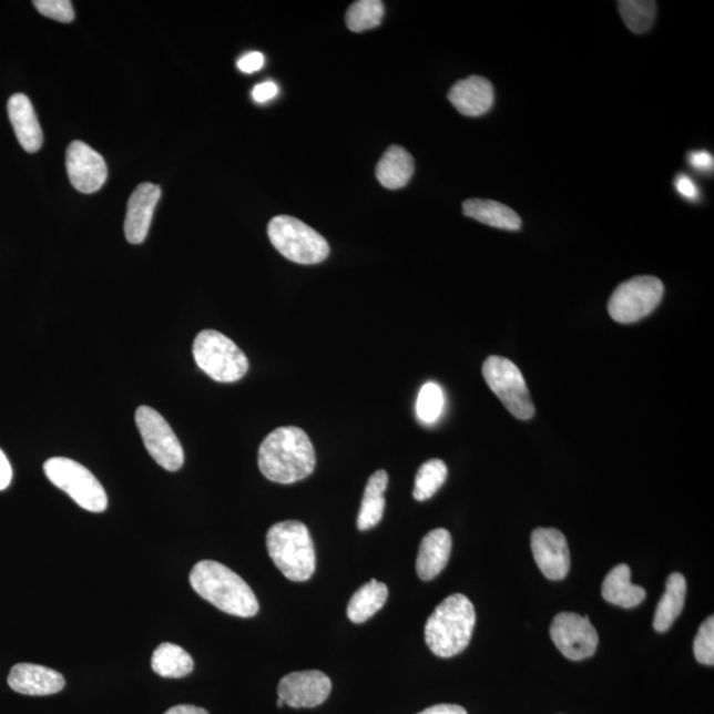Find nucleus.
Wrapping results in <instances>:
<instances>
[{"label": "nucleus", "mask_w": 714, "mask_h": 714, "mask_svg": "<svg viewBox=\"0 0 714 714\" xmlns=\"http://www.w3.org/2000/svg\"><path fill=\"white\" fill-rule=\"evenodd\" d=\"M315 465L317 456L312 439L299 428H278L259 446V470L274 483H297L312 476Z\"/></svg>", "instance_id": "f257e3e1"}, {"label": "nucleus", "mask_w": 714, "mask_h": 714, "mask_svg": "<svg viewBox=\"0 0 714 714\" xmlns=\"http://www.w3.org/2000/svg\"><path fill=\"white\" fill-rule=\"evenodd\" d=\"M190 582L202 599L226 614L251 618L258 613L259 603L248 583L220 562H197L191 571Z\"/></svg>", "instance_id": "f03ea898"}, {"label": "nucleus", "mask_w": 714, "mask_h": 714, "mask_svg": "<svg viewBox=\"0 0 714 714\" xmlns=\"http://www.w3.org/2000/svg\"><path fill=\"white\" fill-rule=\"evenodd\" d=\"M476 623V608L471 601L463 594H452L432 611L425 626V641L432 654L456 656L470 644Z\"/></svg>", "instance_id": "7ed1b4c3"}, {"label": "nucleus", "mask_w": 714, "mask_h": 714, "mask_svg": "<svg viewBox=\"0 0 714 714\" xmlns=\"http://www.w3.org/2000/svg\"><path fill=\"white\" fill-rule=\"evenodd\" d=\"M266 548L287 580L305 582L317 569V554L308 528L297 520L280 521L266 534Z\"/></svg>", "instance_id": "20e7f679"}, {"label": "nucleus", "mask_w": 714, "mask_h": 714, "mask_svg": "<svg viewBox=\"0 0 714 714\" xmlns=\"http://www.w3.org/2000/svg\"><path fill=\"white\" fill-rule=\"evenodd\" d=\"M197 367L218 382H236L248 374L249 361L236 343L215 329H204L192 347Z\"/></svg>", "instance_id": "39448f33"}, {"label": "nucleus", "mask_w": 714, "mask_h": 714, "mask_svg": "<svg viewBox=\"0 0 714 714\" xmlns=\"http://www.w3.org/2000/svg\"><path fill=\"white\" fill-rule=\"evenodd\" d=\"M267 235L274 248L295 264L315 265L328 257L327 239L298 218L274 217L267 225Z\"/></svg>", "instance_id": "423d86ee"}, {"label": "nucleus", "mask_w": 714, "mask_h": 714, "mask_svg": "<svg viewBox=\"0 0 714 714\" xmlns=\"http://www.w3.org/2000/svg\"><path fill=\"white\" fill-rule=\"evenodd\" d=\"M44 472L58 489L68 493L84 510L94 513L106 510V491L85 466L70 458L57 457L48 459Z\"/></svg>", "instance_id": "0eeeda50"}, {"label": "nucleus", "mask_w": 714, "mask_h": 714, "mask_svg": "<svg viewBox=\"0 0 714 714\" xmlns=\"http://www.w3.org/2000/svg\"><path fill=\"white\" fill-rule=\"evenodd\" d=\"M483 377L506 409L519 420H531L534 405L523 374L517 364L501 356H490L483 364Z\"/></svg>", "instance_id": "6e6552de"}, {"label": "nucleus", "mask_w": 714, "mask_h": 714, "mask_svg": "<svg viewBox=\"0 0 714 714\" xmlns=\"http://www.w3.org/2000/svg\"><path fill=\"white\" fill-rule=\"evenodd\" d=\"M664 285L651 276L635 277L618 286L609 299V314L618 323L629 325L641 320L661 304Z\"/></svg>", "instance_id": "1a4fd4ad"}, {"label": "nucleus", "mask_w": 714, "mask_h": 714, "mask_svg": "<svg viewBox=\"0 0 714 714\" xmlns=\"http://www.w3.org/2000/svg\"><path fill=\"white\" fill-rule=\"evenodd\" d=\"M135 422L154 461L167 471L181 470L184 463L183 446L161 414L150 407H140L135 411Z\"/></svg>", "instance_id": "9d476101"}, {"label": "nucleus", "mask_w": 714, "mask_h": 714, "mask_svg": "<svg viewBox=\"0 0 714 714\" xmlns=\"http://www.w3.org/2000/svg\"><path fill=\"white\" fill-rule=\"evenodd\" d=\"M551 638L561 654L574 662L592 657L599 645V634L589 616L568 611L554 616Z\"/></svg>", "instance_id": "9b49d317"}, {"label": "nucleus", "mask_w": 714, "mask_h": 714, "mask_svg": "<svg viewBox=\"0 0 714 714\" xmlns=\"http://www.w3.org/2000/svg\"><path fill=\"white\" fill-rule=\"evenodd\" d=\"M332 679L320 671L293 672L280 679L278 698L292 708H315L332 693Z\"/></svg>", "instance_id": "f8f14e48"}, {"label": "nucleus", "mask_w": 714, "mask_h": 714, "mask_svg": "<svg viewBox=\"0 0 714 714\" xmlns=\"http://www.w3.org/2000/svg\"><path fill=\"white\" fill-rule=\"evenodd\" d=\"M67 171L73 187L86 195L101 190L108 178L104 157L81 141L72 142L67 150Z\"/></svg>", "instance_id": "ddd939ff"}, {"label": "nucleus", "mask_w": 714, "mask_h": 714, "mask_svg": "<svg viewBox=\"0 0 714 714\" xmlns=\"http://www.w3.org/2000/svg\"><path fill=\"white\" fill-rule=\"evenodd\" d=\"M536 564L548 580H564L571 571V552L564 533L554 528H538L531 536Z\"/></svg>", "instance_id": "4468645a"}, {"label": "nucleus", "mask_w": 714, "mask_h": 714, "mask_svg": "<svg viewBox=\"0 0 714 714\" xmlns=\"http://www.w3.org/2000/svg\"><path fill=\"white\" fill-rule=\"evenodd\" d=\"M161 196L160 185L153 183L140 184L130 196L125 220V235L130 244L139 245L146 239Z\"/></svg>", "instance_id": "2eb2a0df"}, {"label": "nucleus", "mask_w": 714, "mask_h": 714, "mask_svg": "<svg viewBox=\"0 0 714 714\" xmlns=\"http://www.w3.org/2000/svg\"><path fill=\"white\" fill-rule=\"evenodd\" d=\"M7 682L12 691L27 696L54 695L65 686V679L58 671L31 663L13 665Z\"/></svg>", "instance_id": "dca6fc26"}, {"label": "nucleus", "mask_w": 714, "mask_h": 714, "mask_svg": "<svg viewBox=\"0 0 714 714\" xmlns=\"http://www.w3.org/2000/svg\"><path fill=\"white\" fill-rule=\"evenodd\" d=\"M451 105L466 116H479L490 112L496 101L491 82L480 75L458 81L448 94Z\"/></svg>", "instance_id": "f3484780"}, {"label": "nucleus", "mask_w": 714, "mask_h": 714, "mask_svg": "<svg viewBox=\"0 0 714 714\" xmlns=\"http://www.w3.org/2000/svg\"><path fill=\"white\" fill-rule=\"evenodd\" d=\"M7 110L19 143L27 153H37L43 144V130L40 128L30 99L22 93L13 94L7 104Z\"/></svg>", "instance_id": "a211bd4d"}, {"label": "nucleus", "mask_w": 714, "mask_h": 714, "mask_svg": "<svg viewBox=\"0 0 714 714\" xmlns=\"http://www.w3.org/2000/svg\"><path fill=\"white\" fill-rule=\"evenodd\" d=\"M451 548V534L445 528H437L425 536L416 562L418 577L422 581L435 580L448 565Z\"/></svg>", "instance_id": "6ab92c4d"}, {"label": "nucleus", "mask_w": 714, "mask_h": 714, "mask_svg": "<svg viewBox=\"0 0 714 714\" xmlns=\"http://www.w3.org/2000/svg\"><path fill=\"white\" fill-rule=\"evenodd\" d=\"M645 590L631 583V569L626 564L618 565L609 572L602 585V596L615 606L633 609L644 601Z\"/></svg>", "instance_id": "aec40b11"}, {"label": "nucleus", "mask_w": 714, "mask_h": 714, "mask_svg": "<svg viewBox=\"0 0 714 714\" xmlns=\"http://www.w3.org/2000/svg\"><path fill=\"white\" fill-rule=\"evenodd\" d=\"M415 174V160L401 146H390L376 166V177L382 187L400 190Z\"/></svg>", "instance_id": "412c9836"}, {"label": "nucleus", "mask_w": 714, "mask_h": 714, "mask_svg": "<svg viewBox=\"0 0 714 714\" xmlns=\"http://www.w3.org/2000/svg\"><path fill=\"white\" fill-rule=\"evenodd\" d=\"M463 214L492 228L512 232L521 228V218L517 212L496 201L470 198L463 203Z\"/></svg>", "instance_id": "4be33fe9"}, {"label": "nucleus", "mask_w": 714, "mask_h": 714, "mask_svg": "<svg viewBox=\"0 0 714 714\" xmlns=\"http://www.w3.org/2000/svg\"><path fill=\"white\" fill-rule=\"evenodd\" d=\"M389 477L387 471L379 470L368 479L366 491L361 500L359 517H357V528L359 531L373 530L380 523L386 510V498Z\"/></svg>", "instance_id": "5701e85b"}, {"label": "nucleus", "mask_w": 714, "mask_h": 714, "mask_svg": "<svg viewBox=\"0 0 714 714\" xmlns=\"http://www.w3.org/2000/svg\"><path fill=\"white\" fill-rule=\"evenodd\" d=\"M686 581L683 574L672 573L665 583V592L655 611L654 629L665 633L675 623L685 605Z\"/></svg>", "instance_id": "b1692460"}, {"label": "nucleus", "mask_w": 714, "mask_h": 714, "mask_svg": "<svg viewBox=\"0 0 714 714\" xmlns=\"http://www.w3.org/2000/svg\"><path fill=\"white\" fill-rule=\"evenodd\" d=\"M389 590L386 583L370 580L363 585L349 600L347 606L348 620L353 623H364L380 611L388 600Z\"/></svg>", "instance_id": "393cba45"}, {"label": "nucleus", "mask_w": 714, "mask_h": 714, "mask_svg": "<svg viewBox=\"0 0 714 714\" xmlns=\"http://www.w3.org/2000/svg\"><path fill=\"white\" fill-rule=\"evenodd\" d=\"M151 667L162 677L181 679L194 671V661L177 644L162 643L151 657Z\"/></svg>", "instance_id": "a878e982"}, {"label": "nucleus", "mask_w": 714, "mask_h": 714, "mask_svg": "<svg viewBox=\"0 0 714 714\" xmlns=\"http://www.w3.org/2000/svg\"><path fill=\"white\" fill-rule=\"evenodd\" d=\"M624 24L631 32H647L655 22L656 3L651 0H622L618 2Z\"/></svg>", "instance_id": "bb28decb"}, {"label": "nucleus", "mask_w": 714, "mask_h": 714, "mask_svg": "<svg viewBox=\"0 0 714 714\" xmlns=\"http://www.w3.org/2000/svg\"><path fill=\"white\" fill-rule=\"evenodd\" d=\"M448 479V466L441 459L425 462L416 476L414 497L418 501L429 500L436 496Z\"/></svg>", "instance_id": "cd10ccee"}, {"label": "nucleus", "mask_w": 714, "mask_h": 714, "mask_svg": "<svg viewBox=\"0 0 714 714\" xmlns=\"http://www.w3.org/2000/svg\"><path fill=\"white\" fill-rule=\"evenodd\" d=\"M384 3L381 0H359L349 7L346 23L353 32L373 30L381 24L384 18Z\"/></svg>", "instance_id": "c85d7f7f"}, {"label": "nucleus", "mask_w": 714, "mask_h": 714, "mask_svg": "<svg viewBox=\"0 0 714 714\" xmlns=\"http://www.w3.org/2000/svg\"><path fill=\"white\" fill-rule=\"evenodd\" d=\"M445 395L437 382H427L417 398V416L424 424H435L442 416Z\"/></svg>", "instance_id": "c756f323"}, {"label": "nucleus", "mask_w": 714, "mask_h": 714, "mask_svg": "<svg viewBox=\"0 0 714 714\" xmlns=\"http://www.w3.org/2000/svg\"><path fill=\"white\" fill-rule=\"evenodd\" d=\"M693 652H695V657L698 663L705 665L714 664V618L710 616L706 620L702 628H700L698 633L695 638V643H693Z\"/></svg>", "instance_id": "7c9ffc66"}, {"label": "nucleus", "mask_w": 714, "mask_h": 714, "mask_svg": "<svg viewBox=\"0 0 714 714\" xmlns=\"http://www.w3.org/2000/svg\"><path fill=\"white\" fill-rule=\"evenodd\" d=\"M33 6L37 7L41 16L60 23H71L74 19L72 2H68V0H37Z\"/></svg>", "instance_id": "2f4dec72"}, {"label": "nucleus", "mask_w": 714, "mask_h": 714, "mask_svg": "<svg viewBox=\"0 0 714 714\" xmlns=\"http://www.w3.org/2000/svg\"><path fill=\"white\" fill-rule=\"evenodd\" d=\"M264 64L265 58L261 52H251L237 61L238 70L244 73L257 72Z\"/></svg>", "instance_id": "473e14b6"}, {"label": "nucleus", "mask_w": 714, "mask_h": 714, "mask_svg": "<svg viewBox=\"0 0 714 714\" xmlns=\"http://www.w3.org/2000/svg\"><path fill=\"white\" fill-rule=\"evenodd\" d=\"M277 94H278V85L276 84V82H273V81H266V82H263V84L254 86L252 92L253 100L256 102H259V104H263V102L273 100L274 98H276Z\"/></svg>", "instance_id": "72a5a7b5"}, {"label": "nucleus", "mask_w": 714, "mask_h": 714, "mask_svg": "<svg viewBox=\"0 0 714 714\" xmlns=\"http://www.w3.org/2000/svg\"><path fill=\"white\" fill-rule=\"evenodd\" d=\"M676 190L680 195L684 196L685 198H690V201H696L698 196L696 184L693 183L692 178L686 175H679L676 177Z\"/></svg>", "instance_id": "f704fd0d"}, {"label": "nucleus", "mask_w": 714, "mask_h": 714, "mask_svg": "<svg viewBox=\"0 0 714 714\" xmlns=\"http://www.w3.org/2000/svg\"><path fill=\"white\" fill-rule=\"evenodd\" d=\"M690 163L693 169L698 171H712L713 170V156L706 151H697V153H692L690 155Z\"/></svg>", "instance_id": "c9c22d12"}, {"label": "nucleus", "mask_w": 714, "mask_h": 714, "mask_svg": "<svg viewBox=\"0 0 714 714\" xmlns=\"http://www.w3.org/2000/svg\"><path fill=\"white\" fill-rule=\"evenodd\" d=\"M12 480V467L2 449H0V491L7 489Z\"/></svg>", "instance_id": "e433bc0d"}, {"label": "nucleus", "mask_w": 714, "mask_h": 714, "mask_svg": "<svg viewBox=\"0 0 714 714\" xmlns=\"http://www.w3.org/2000/svg\"><path fill=\"white\" fill-rule=\"evenodd\" d=\"M418 714H467V712L465 708H462V706L459 705L441 704L430 706V708L425 710L424 712Z\"/></svg>", "instance_id": "4c0bfd02"}, {"label": "nucleus", "mask_w": 714, "mask_h": 714, "mask_svg": "<svg viewBox=\"0 0 714 714\" xmlns=\"http://www.w3.org/2000/svg\"><path fill=\"white\" fill-rule=\"evenodd\" d=\"M164 714H210V713L204 708H201V706L176 705V706H173V708H170Z\"/></svg>", "instance_id": "58836bf2"}, {"label": "nucleus", "mask_w": 714, "mask_h": 714, "mask_svg": "<svg viewBox=\"0 0 714 714\" xmlns=\"http://www.w3.org/2000/svg\"><path fill=\"white\" fill-rule=\"evenodd\" d=\"M284 705L285 704H284L283 700L278 698V702H277L278 708H283Z\"/></svg>", "instance_id": "ea45409f"}]
</instances>
